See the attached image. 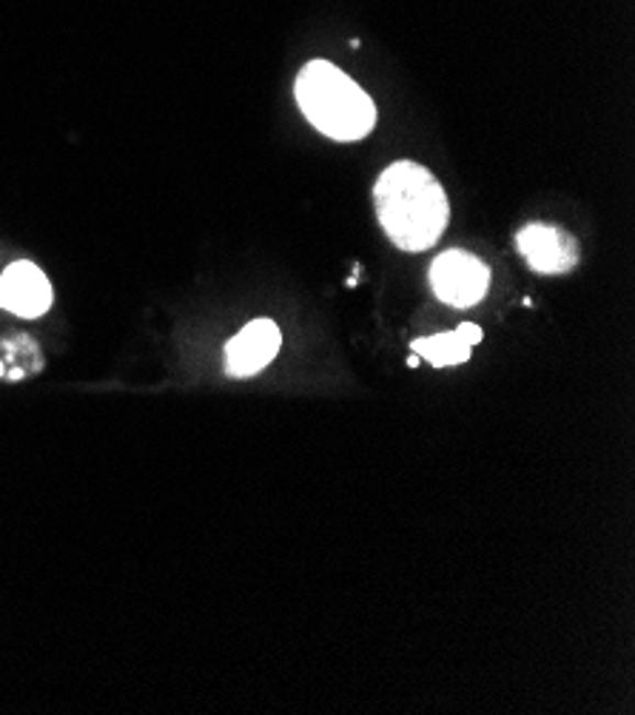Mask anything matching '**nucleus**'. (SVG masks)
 <instances>
[{
  "instance_id": "20e7f679",
  "label": "nucleus",
  "mask_w": 635,
  "mask_h": 715,
  "mask_svg": "<svg viewBox=\"0 0 635 715\" xmlns=\"http://www.w3.org/2000/svg\"><path fill=\"white\" fill-rule=\"evenodd\" d=\"M524 262L538 273H567L579 266V243L556 225L531 223L516 234Z\"/></svg>"
},
{
  "instance_id": "1a4fd4ad",
  "label": "nucleus",
  "mask_w": 635,
  "mask_h": 715,
  "mask_svg": "<svg viewBox=\"0 0 635 715\" xmlns=\"http://www.w3.org/2000/svg\"><path fill=\"white\" fill-rule=\"evenodd\" d=\"M3 373H7V368H3V362H0V377H3Z\"/></svg>"
},
{
  "instance_id": "7ed1b4c3",
  "label": "nucleus",
  "mask_w": 635,
  "mask_h": 715,
  "mask_svg": "<svg viewBox=\"0 0 635 715\" xmlns=\"http://www.w3.org/2000/svg\"><path fill=\"white\" fill-rule=\"evenodd\" d=\"M431 288L450 309H474L490 288V268L459 248L439 254L431 266Z\"/></svg>"
},
{
  "instance_id": "423d86ee",
  "label": "nucleus",
  "mask_w": 635,
  "mask_h": 715,
  "mask_svg": "<svg viewBox=\"0 0 635 715\" xmlns=\"http://www.w3.org/2000/svg\"><path fill=\"white\" fill-rule=\"evenodd\" d=\"M52 282L35 262L21 260L0 277V309L23 320H37L52 309Z\"/></svg>"
},
{
  "instance_id": "0eeeda50",
  "label": "nucleus",
  "mask_w": 635,
  "mask_h": 715,
  "mask_svg": "<svg viewBox=\"0 0 635 715\" xmlns=\"http://www.w3.org/2000/svg\"><path fill=\"white\" fill-rule=\"evenodd\" d=\"M484 331L474 323H461L456 331L447 334H436V337H420L413 339L411 348L413 354L425 362H431L433 368H450V365L468 362L474 354V345L482 343Z\"/></svg>"
},
{
  "instance_id": "f03ea898",
  "label": "nucleus",
  "mask_w": 635,
  "mask_h": 715,
  "mask_svg": "<svg viewBox=\"0 0 635 715\" xmlns=\"http://www.w3.org/2000/svg\"><path fill=\"white\" fill-rule=\"evenodd\" d=\"M293 91L308 123L331 141L356 143L377 126V105L368 91L331 60H311Z\"/></svg>"
},
{
  "instance_id": "39448f33",
  "label": "nucleus",
  "mask_w": 635,
  "mask_h": 715,
  "mask_svg": "<svg viewBox=\"0 0 635 715\" xmlns=\"http://www.w3.org/2000/svg\"><path fill=\"white\" fill-rule=\"evenodd\" d=\"M280 345L282 334L274 320H254L225 345V371L237 379L254 377L277 359Z\"/></svg>"
},
{
  "instance_id": "6e6552de",
  "label": "nucleus",
  "mask_w": 635,
  "mask_h": 715,
  "mask_svg": "<svg viewBox=\"0 0 635 715\" xmlns=\"http://www.w3.org/2000/svg\"><path fill=\"white\" fill-rule=\"evenodd\" d=\"M408 368H420V357H416V354H411V357H408Z\"/></svg>"
},
{
  "instance_id": "f257e3e1",
  "label": "nucleus",
  "mask_w": 635,
  "mask_h": 715,
  "mask_svg": "<svg viewBox=\"0 0 635 715\" xmlns=\"http://www.w3.org/2000/svg\"><path fill=\"white\" fill-rule=\"evenodd\" d=\"M374 205L382 232L408 254L433 248L450 220L442 182L413 160L391 163L374 186Z\"/></svg>"
}]
</instances>
